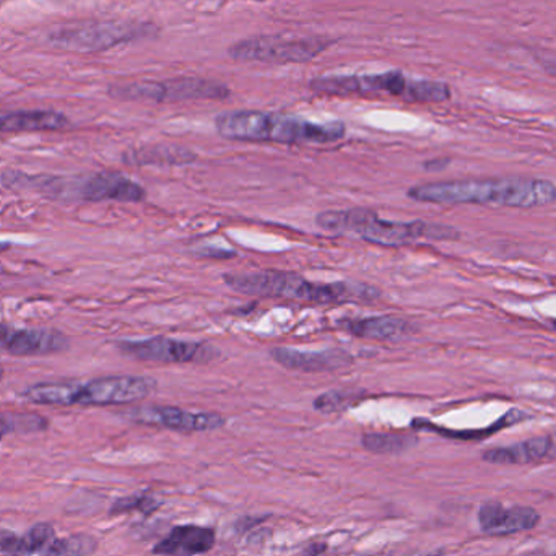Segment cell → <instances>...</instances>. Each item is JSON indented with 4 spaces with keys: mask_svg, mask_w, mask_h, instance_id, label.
<instances>
[{
    "mask_svg": "<svg viewBox=\"0 0 556 556\" xmlns=\"http://www.w3.org/2000/svg\"><path fill=\"white\" fill-rule=\"evenodd\" d=\"M407 195L427 204L535 208L555 204L556 185L539 178L459 179L414 186Z\"/></svg>",
    "mask_w": 556,
    "mask_h": 556,
    "instance_id": "cell-1",
    "label": "cell"
},
{
    "mask_svg": "<svg viewBox=\"0 0 556 556\" xmlns=\"http://www.w3.org/2000/svg\"><path fill=\"white\" fill-rule=\"evenodd\" d=\"M224 281L237 293L300 301V303H369L381 296V291L371 285L353 283V281L317 283V281L307 280L306 277L283 273V270L225 274Z\"/></svg>",
    "mask_w": 556,
    "mask_h": 556,
    "instance_id": "cell-2",
    "label": "cell"
},
{
    "mask_svg": "<svg viewBox=\"0 0 556 556\" xmlns=\"http://www.w3.org/2000/svg\"><path fill=\"white\" fill-rule=\"evenodd\" d=\"M218 134L228 140L238 142H274L285 146L298 143L339 142L345 137V124L313 123L281 114L263 113V111H230L215 119Z\"/></svg>",
    "mask_w": 556,
    "mask_h": 556,
    "instance_id": "cell-3",
    "label": "cell"
},
{
    "mask_svg": "<svg viewBox=\"0 0 556 556\" xmlns=\"http://www.w3.org/2000/svg\"><path fill=\"white\" fill-rule=\"evenodd\" d=\"M155 379L146 376H103L80 382H39L22 391L29 404L51 407H108L143 401L156 391Z\"/></svg>",
    "mask_w": 556,
    "mask_h": 556,
    "instance_id": "cell-4",
    "label": "cell"
},
{
    "mask_svg": "<svg viewBox=\"0 0 556 556\" xmlns=\"http://www.w3.org/2000/svg\"><path fill=\"white\" fill-rule=\"evenodd\" d=\"M316 225L329 233L356 237L386 248L407 247L421 240L447 241L459 238V231L446 225L386 220L368 208L323 212L317 215Z\"/></svg>",
    "mask_w": 556,
    "mask_h": 556,
    "instance_id": "cell-5",
    "label": "cell"
},
{
    "mask_svg": "<svg viewBox=\"0 0 556 556\" xmlns=\"http://www.w3.org/2000/svg\"><path fill=\"white\" fill-rule=\"evenodd\" d=\"M311 88L317 93L337 97H391L410 103H443L451 98L447 85L441 81L412 80L402 72L314 78Z\"/></svg>",
    "mask_w": 556,
    "mask_h": 556,
    "instance_id": "cell-6",
    "label": "cell"
},
{
    "mask_svg": "<svg viewBox=\"0 0 556 556\" xmlns=\"http://www.w3.org/2000/svg\"><path fill=\"white\" fill-rule=\"evenodd\" d=\"M111 94L121 100L155 101V103H178V101L225 100L230 90L220 81L207 78L182 77L165 81H137L111 88Z\"/></svg>",
    "mask_w": 556,
    "mask_h": 556,
    "instance_id": "cell-7",
    "label": "cell"
},
{
    "mask_svg": "<svg viewBox=\"0 0 556 556\" xmlns=\"http://www.w3.org/2000/svg\"><path fill=\"white\" fill-rule=\"evenodd\" d=\"M332 41L323 38H301V36H260L231 46L230 55L243 62H274L291 64L307 62L326 51Z\"/></svg>",
    "mask_w": 556,
    "mask_h": 556,
    "instance_id": "cell-8",
    "label": "cell"
},
{
    "mask_svg": "<svg viewBox=\"0 0 556 556\" xmlns=\"http://www.w3.org/2000/svg\"><path fill=\"white\" fill-rule=\"evenodd\" d=\"M116 346L123 355L140 359V362L208 365L220 356V350L217 346L202 342H189V340L169 339V337L121 340Z\"/></svg>",
    "mask_w": 556,
    "mask_h": 556,
    "instance_id": "cell-9",
    "label": "cell"
},
{
    "mask_svg": "<svg viewBox=\"0 0 556 556\" xmlns=\"http://www.w3.org/2000/svg\"><path fill=\"white\" fill-rule=\"evenodd\" d=\"M150 25L134 23H91L87 26L65 28L51 35V42L68 51L93 52L114 48L123 42L142 38L150 33Z\"/></svg>",
    "mask_w": 556,
    "mask_h": 556,
    "instance_id": "cell-10",
    "label": "cell"
},
{
    "mask_svg": "<svg viewBox=\"0 0 556 556\" xmlns=\"http://www.w3.org/2000/svg\"><path fill=\"white\" fill-rule=\"evenodd\" d=\"M124 417L136 424L166 428V430L181 431V433H204V431L220 430L227 425V418L222 417L220 414L182 410L179 407H163V405L130 408Z\"/></svg>",
    "mask_w": 556,
    "mask_h": 556,
    "instance_id": "cell-11",
    "label": "cell"
},
{
    "mask_svg": "<svg viewBox=\"0 0 556 556\" xmlns=\"http://www.w3.org/2000/svg\"><path fill=\"white\" fill-rule=\"evenodd\" d=\"M75 195L81 201L87 202H127V204H136V202L146 201L147 191L139 182L124 176L123 173L101 172L91 175L78 182L74 188Z\"/></svg>",
    "mask_w": 556,
    "mask_h": 556,
    "instance_id": "cell-12",
    "label": "cell"
},
{
    "mask_svg": "<svg viewBox=\"0 0 556 556\" xmlns=\"http://www.w3.org/2000/svg\"><path fill=\"white\" fill-rule=\"evenodd\" d=\"M270 356L278 365L293 371L326 372L339 371L350 368L355 363V356L343 349H327L320 352H307V350L288 349L276 346L270 350Z\"/></svg>",
    "mask_w": 556,
    "mask_h": 556,
    "instance_id": "cell-13",
    "label": "cell"
},
{
    "mask_svg": "<svg viewBox=\"0 0 556 556\" xmlns=\"http://www.w3.org/2000/svg\"><path fill=\"white\" fill-rule=\"evenodd\" d=\"M480 528L489 535H513L531 531L541 522V515L529 506L506 508L502 503H486L479 511Z\"/></svg>",
    "mask_w": 556,
    "mask_h": 556,
    "instance_id": "cell-14",
    "label": "cell"
},
{
    "mask_svg": "<svg viewBox=\"0 0 556 556\" xmlns=\"http://www.w3.org/2000/svg\"><path fill=\"white\" fill-rule=\"evenodd\" d=\"M217 534L214 529L204 526H178L153 547L152 554L159 556H199L214 548Z\"/></svg>",
    "mask_w": 556,
    "mask_h": 556,
    "instance_id": "cell-15",
    "label": "cell"
},
{
    "mask_svg": "<svg viewBox=\"0 0 556 556\" xmlns=\"http://www.w3.org/2000/svg\"><path fill=\"white\" fill-rule=\"evenodd\" d=\"M483 460L496 466H528L556 457V434L532 438L511 446L495 447L483 453Z\"/></svg>",
    "mask_w": 556,
    "mask_h": 556,
    "instance_id": "cell-16",
    "label": "cell"
},
{
    "mask_svg": "<svg viewBox=\"0 0 556 556\" xmlns=\"http://www.w3.org/2000/svg\"><path fill=\"white\" fill-rule=\"evenodd\" d=\"M339 326L346 333H352L359 339L379 340V342L401 340L415 332L412 323L394 316L353 317V319L340 320Z\"/></svg>",
    "mask_w": 556,
    "mask_h": 556,
    "instance_id": "cell-17",
    "label": "cell"
},
{
    "mask_svg": "<svg viewBox=\"0 0 556 556\" xmlns=\"http://www.w3.org/2000/svg\"><path fill=\"white\" fill-rule=\"evenodd\" d=\"M67 116L55 111H16L0 117V134L45 132L68 127Z\"/></svg>",
    "mask_w": 556,
    "mask_h": 556,
    "instance_id": "cell-18",
    "label": "cell"
},
{
    "mask_svg": "<svg viewBox=\"0 0 556 556\" xmlns=\"http://www.w3.org/2000/svg\"><path fill=\"white\" fill-rule=\"evenodd\" d=\"M55 538L54 526L39 522L25 534L0 532V554L7 556H38L46 545Z\"/></svg>",
    "mask_w": 556,
    "mask_h": 556,
    "instance_id": "cell-19",
    "label": "cell"
},
{
    "mask_svg": "<svg viewBox=\"0 0 556 556\" xmlns=\"http://www.w3.org/2000/svg\"><path fill=\"white\" fill-rule=\"evenodd\" d=\"M126 160L134 165H186L194 162L195 155L185 147L162 146L134 150L127 153Z\"/></svg>",
    "mask_w": 556,
    "mask_h": 556,
    "instance_id": "cell-20",
    "label": "cell"
},
{
    "mask_svg": "<svg viewBox=\"0 0 556 556\" xmlns=\"http://www.w3.org/2000/svg\"><path fill=\"white\" fill-rule=\"evenodd\" d=\"M98 551V541L90 534L52 539L38 556H90Z\"/></svg>",
    "mask_w": 556,
    "mask_h": 556,
    "instance_id": "cell-21",
    "label": "cell"
},
{
    "mask_svg": "<svg viewBox=\"0 0 556 556\" xmlns=\"http://www.w3.org/2000/svg\"><path fill=\"white\" fill-rule=\"evenodd\" d=\"M48 428V418L41 417V415L0 412V441L9 434L39 433Z\"/></svg>",
    "mask_w": 556,
    "mask_h": 556,
    "instance_id": "cell-22",
    "label": "cell"
},
{
    "mask_svg": "<svg viewBox=\"0 0 556 556\" xmlns=\"http://www.w3.org/2000/svg\"><path fill=\"white\" fill-rule=\"evenodd\" d=\"M362 444L375 454H399L414 447L417 438L410 434L366 433L363 434Z\"/></svg>",
    "mask_w": 556,
    "mask_h": 556,
    "instance_id": "cell-23",
    "label": "cell"
},
{
    "mask_svg": "<svg viewBox=\"0 0 556 556\" xmlns=\"http://www.w3.org/2000/svg\"><path fill=\"white\" fill-rule=\"evenodd\" d=\"M363 397L366 395H362L358 391H330L314 401V408L324 414H332V412L346 410L353 404H358Z\"/></svg>",
    "mask_w": 556,
    "mask_h": 556,
    "instance_id": "cell-24",
    "label": "cell"
},
{
    "mask_svg": "<svg viewBox=\"0 0 556 556\" xmlns=\"http://www.w3.org/2000/svg\"><path fill=\"white\" fill-rule=\"evenodd\" d=\"M160 508V503L150 495H132L117 500L110 509V516L126 515V513L139 511L143 515H152Z\"/></svg>",
    "mask_w": 556,
    "mask_h": 556,
    "instance_id": "cell-25",
    "label": "cell"
},
{
    "mask_svg": "<svg viewBox=\"0 0 556 556\" xmlns=\"http://www.w3.org/2000/svg\"><path fill=\"white\" fill-rule=\"evenodd\" d=\"M16 333H18V329L0 323V350H3V352L7 353L12 352L13 343H15L16 339Z\"/></svg>",
    "mask_w": 556,
    "mask_h": 556,
    "instance_id": "cell-26",
    "label": "cell"
},
{
    "mask_svg": "<svg viewBox=\"0 0 556 556\" xmlns=\"http://www.w3.org/2000/svg\"><path fill=\"white\" fill-rule=\"evenodd\" d=\"M441 160H431V162L425 163V168L431 169V172H434V169H443L447 166V160H443V163H440Z\"/></svg>",
    "mask_w": 556,
    "mask_h": 556,
    "instance_id": "cell-27",
    "label": "cell"
},
{
    "mask_svg": "<svg viewBox=\"0 0 556 556\" xmlns=\"http://www.w3.org/2000/svg\"><path fill=\"white\" fill-rule=\"evenodd\" d=\"M3 378H5V369H3V366L0 365V381H2Z\"/></svg>",
    "mask_w": 556,
    "mask_h": 556,
    "instance_id": "cell-28",
    "label": "cell"
},
{
    "mask_svg": "<svg viewBox=\"0 0 556 556\" xmlns=\"http://www.w3.org/2000/svg\"><path fill=\"white\" fill-rule=\"evenodd\" d=\"M542 556H556V554H554V555H542Z\"/></svg>",
    "mask_w": 556,
    "mask_h": 556,
    "instance_id": "cell-29",
    "label": "cell"
}]
</instances>
